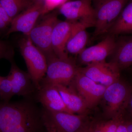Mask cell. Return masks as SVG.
<instances>
[{
    "label": "cell",
    "mask_w": 132,
    "mask_h": 132,
    "mask_svg": "<svg viewBox=\"0 0 132 132\" xmlns=\"http://www.w3.org/2000/svg\"><path fill=\"white\" fill-rule=\"evenodd\" d=\"M124 114L111 119H97L90 121L89 129L91 132H116Z\"/></svg>",
    "instance_id": "obj_20"
},
{
    "label": "cell",
    "mask_w": 132,
    "mask_h": 132,
    "mask_svg": "<svg viewBox=\"0 0 132 132\" xmlns=\"http://www.w3.org/2000/svg\"><path fill=\"white\" fill-rule=\"evenodd\" d=\"M13 96L12 78L10 75L3 77L0 84V98L3 102H9Z\"/></svg>",
    "instance_id": "obj_22"
},
{
    "label": "cell",
    "mask_w": 132,
    "mask_h": 132,
    "mask_svg": "<svg viewBox=\"0 0 132 132\" xmlns=\"http://www.w3.org/2000/svg\"><path fill=\"white\" fill-rule=\"evenodd\" d=\"M54 85L66 106L72 113L85 115L88 108L82 97L73 87L61 84Z\"/></svg>",
    "instance_id": "obj_17"
},
{
    "label": "cell",
    "mask_w": 132,
    "mask_h": 132,
    "mask_svg": "<svg viewBox=\"0 0 132 132\" xmlns=\"http://www.w3.org/2000/svg\"><path fill=\"white\" fill-rule=\"evenodd\" d=\"M47 132H57L55 131H52V130H47Z\"/></svg>",
    "instance_id": "obj_30"
},
{
    "label": "cell",
    "mask_w": 132,
    "mask_h": 132,
    "mask_svg": "<svg viewBox=\"0 0 132 132\" xmlns=\"http://www.w3.org/2000/svg\"><path fill=\"white\" fill-rule=\"evenodd\" d=\"M116 43L115 36L107 34L97 45L83 50L78 55L79 62L86 66L105 61L107 57L113 53Z\"/></svg>",
    "instance_id": "obj_12"
},
{
    "label": "cell",
    "mask_w": 132,
    "mask_h": 132,
    "mask_svg": "<svg viewBox=\"0 0 132 132\" xmlns=\"http://www.w3.org/2000/svg\"><path fill=\"white\" fill-rule=\"evenodd\" d=\"M45 0H35L28 8L12 20L6 35L16 32L28 36L38 19L43 15Z\"/></svg>",
    "instance_id": "obj_9"
},
{
    "label": "cell",
    "mask_w": 132,
    "mask_h": 132,
    "mask_svg": "<svg viewBox=\"0 0 132 132\" xmlns=\"http://www.w3.org/2000/svg\"><path fill=\"white\" fill-rule=\"evenodd\" d=\"M78 69L87 77L106 87L120 79V70L112 62H96Z\"/></svg>",
    "instance_id": "obj_10"
},
{
    "label": "cell",
    "mask_w": 132,
    "mask_h": 132,
    "mask_svg": "<svg viewBox=\"0 0 132 132\" xmlns=\"http://www.w3.org/2000/svg\"><path fill=\"white\" fill-rule=\"evenodd\" d=\"M91 1H92V0H91ZM101 1V0H96V1H97V3L98 2L100 1Z\"/></svg>",
    "instance_id": "obj_32"
},
{
    "label": "cell",
    "mask_w": 132,
    "mask_h": 132,
    "mask_svg": "<svg viewBox=\"0 0 132 132\" xmlns=\"http://www.w3.org/2000/svg\"><path fill=\"white\" fill-rule=\"evenodd\" d=\"M89 123H90V122L79 132H91L90 129H89Z\"/></svg>",
    "instance_id": "obj_29"
},
{
    "label": "cell",
    "mask_w": 132,
    "mask_h": 132,
    "mask_svg": "<svg viewBox=\"0 0 132 132\" xmlns=\"http://www.w3.org/2000/svg\"><path fill=\"white\" fill-rule=\"evenodd\" d=\"M42 16L41 21L37 22L28 36L33 44L44 54L47 61L56 56L52 49V38L54 28L59 20L55 11Z\"/></svg>",
    "instance_id": "obj_4"
},
{
    "label": "cell",
    "mask_w": 132,
    "mask_h": 132,
    "mask_svg": "<svg viewBox=\"0 0 132 132\" xmlns=\"http://www.w3.org/2000/svg\"><path fill=\"white\" fill-rule=\"evenodd\" d=\"M67 1L68 0H45V7L43 15L49 13L55 8L60 7Z\"/></svg>",
    "instance_id": "obj_24"
},
{
    "label": "cell",
    "mask_w": 132,
    "mask_h": 132,
    "mask_svg": "<svg viewBox=\"0 0 132 132\" xmlns=\"http://www.w3.org/2000/svg\"><path fill=\"white\" fill-rule=\"evenodd\" d=\"M46 75L41 85L61 84L68 86L73 81L78 67L70 57L61 59L55 56L48 61Z\"/></svg>",
    "instance_id": "obj_7"
},
{
    "label": "cell",
    "mask_w": 132,
    "mask_h": 132,
    "mask_svg": "<svg viewBox=\"0 0 132 132\" xmlns=\"http://www.w3.org/2000/svg\"><path fill=\"white\" fill-rule=\"evenodd\" d=\"M128 0H101L97 3L94 37L108 34Z\"/></svg>",
    "instance_id": "obj_5"
},
{
    "label": "cell",
    "mask_w": 132,
    "mask_h": 132,
    "mask_svg": "<svg viewBox=\"0 0 132 132\" xmlns=\"http://www.w3.org/2000/svg\"><path fill=\"white\" fill-rule=\"evenodd\" d=\"M91 0H70L59 7L60 13L67 20L79 22L88 27H94L95 21V9Z\"/></svg>",
    "instance_id": "obj_8"
},
{
    "label": "cell",
    "mask_w": 132,
    "mask_h": 132,
    "mask_svg": "<svg viewBox=\"0 0 132 132\" xmlns=\"http://www.w3.org/2000/svg\"><path fill=\"white\" fill-rule=\"evenodd\" d=\"M132 33V0H128L108 34L114 36Z\"/></svg>",
    "instance_id": "obj_19"
},
{
    "label": "cell",
    "mask_w": 132,
    "mask_h": 132,
    "mask_svg": "<svg viewBox=\"0 0 132 132\" xmlns=\"http://www.w3.org/2000/svg\"><path fill=\"white\" fill-rule=\"evenodd\" d=\"M126 109L129 111V117L132 118V91Z\"/></svg>",
    "instance_id": "obj_28"
},
{
    "label": "cell",
    "mask_w": 132,
    "mask_h": 132,
    "mask_svg": "<svg viewBox=\"0 0 132 132\" xmlns=\"http://www.w3.org/2000/svg\"><path fill=\"white\" fill-rule=\"evenodd\" d=\"M73 22L59 20L55 26L52 33V48L58 58L66 59L69 58L66 50V46L68 40L72 26Z\"/></svg>",
    "instance_id": "obj_14"
},
{
    "label": "cell",
    "mask_w": 132,
    "mask_h": 132,
    "mask_svg": "<svg viewBox=\"0 0 132 132\" xmlns=\"http://www.w3.org/2000/svg\"><path fill=\"white\" fill-rule=\"evenodd\" d=\"M41 114L26 102L0 103V132H37Z\"/></svg>",
    "instance_id": "obj_1"
},
{
    "label": "cell",
    "mask_w": 132,
    "mask_h": 132,
    "mask_svg": "<svg viewBox=\"0 0 132 132\" xmlns=\"http://www.w3.org/2000/svg\"><path fill=\"white\" fill-rule=\"evenodd\" d=\"M12 21L0 3V30H4L9 27Z\"/></svg>",
    "instance_id": "obj_25"
},
{
    "label": "cell",
    "mask_w": 132,
    "mask_h": 132,
    "mask_svg": "<svg viewBox=\"0 0 132 132\" xmlns=\"http://www.w3.org/2000/svg\"><path fill=\"white\" fill-rule=\"evenodd\" d=\"M87 26L79 22H73L71 34L66 46L68 54L79 55L85 48L89 39Z\"/></svg>",
    "instance_id": "obj_16"
},
{
    "label": "cell",
    "mask_w": 132,
    "mask_h": 132,
    "mask_svg": "<svg viewBox=\"0 0 132 132\" xmlns=\"http://www.w3.org/2000/svg\"><path fill=\"white\" fill-rule=\"evenodd\" d=\"M125 119L127 132H132V118L130 117L126 118L125 117Z\"/></svg>",
    "instance_id": "obj_27"
},
{
    "label": "cell",
    "mask_w": 132,
    "mask_h": 132,
    "mask_svg": "<svg viewBox=\"0 0 132 132\" xmlns=\"http://www.w3.org/2000/svg\"><path fill=\"white\" fill-rule=\"evenodd\" d=\"M37 98L45 109L73 114L66 106L58 89L54 85H41L40 89L38 90Z\"/></svg>",
    "instance_id": "obj_13"
},
{
    "label": "cell",
    "mask_w": 132,
    "mask_h": 132,
    "mask_svg": "<svg viewBox=\"0 0 132 132\" xmlns=\"http://www.w3.org/2000/svg\"><path fill=\"white\" fill-rule=\"evenodd\" d=\"M116 132H127L125 117L121 121Z\"/></svg>",
    "instance_id": "obj_26"
},
{
    "label": "cell",
    "mask_w": 132,
    "mask_h": 132,
    "mask_svg": "<svg viewBox=\"0 0 132 132\" xmlns=\"http://www.w3.org/2000/svg\"><path fill=\"white\" fill-rule=\"evenodd\" d=\"M2 76H0V84H1V81L2 79Z\"/></svg>",
    "instance_id": "obj_31"
},
{
    "label": "cell",
    "mask_w": 132,
    "mask_h": 132,
    "mask_svg": "<svg viewBox=\"0 0 132 132\" xmlns=\"http://www.w3.org/2000/svg\"><path fill=\"white\" fill-rule=\"evenodd\" d=\"M132 91V88L120 79L106 87L102 98L106 105V118L124 114Z\"/></svg>",
    "instance_id": "obj_6"
},
{
    "label": "cell",
    "mask_w": 132,
    "mask_h": 132,
    "mask_svg": "<svg viewBox=\"0 0 132 132\" xmlns=\"http://www.w3.org/2000/svg\"><path fill=\"white\" fill-rule=\"evenodd\" d=\"M20 52L24 58L36 89H40L41 84L46 75L47 68L46 58L34 45L28 36L24 35L18 42Z\"/></svg>",
    "instance_id": "obj_2"
},
{
    "label": "cell",
    "mask_w": 132,
    "mask_h": 132,
    "mask_svg": "<svg viewBox=\"0 0 132 132\" xmlns=\"http://www.w3.org/2000/svg\"><path fill=\"white\" fill-rule=\"evenodd\" d=\"M35 1L0 0V3L12 20L19 14L30 6Z\"/></svg>",
    "instance_id": "obj_21"
},
{
    "label": "cell",
    "mask_w": 132,
    "mask_h": 132,
    "mask_svg": "<svg viewBox=\"0 0 132 132\" xmlns=\"http://www.w3.org/2000/svg\"><path fill=\"white\" fill-rule=\"evenodd\" d=\"M11 62L9 74L12 78L13 95L29 96L36 88L30 76L28 73L20 69L13 60Z\"/></svg>",
    "instance_id": "obj_15"
},
{
    "label": "cell",
    "mask_w": 132,
    "mask_h": 132,
    "mask_svg": "<svg viewBox=\"0 0 132 132\" xmlns=\"http://www.w3.org/2000/svg\"><path fill=\"white\" fill-rule=\"evenodd\" d=\"M76 90L82 97L88 108L95 106L102 99L106 87L84 75L78 69L73 81Z\"/></svg>",
    "instance_id": "obj_11"
},
{
    "label": "cell",
    "mask_w": 132,
    "mask_h": 132,
    "mask_svg": "<svg viewBox=\"0 0 132 132\" xmlns=\"http://www.w3.org/2000/svg\"><path fill=\"white\" fill-rule=\"evenodd\" d=\"M41 118L47 130L57 132H79L90 122L85 115L45 109L42 113Z\"/></svg>",
    "instance_id": "obj_3"
},
{
    "label": "cell",
    "mask_w": 132,
    "mask_h": 132,
    "mask_svg": "<svg viewBox=\"0 0 132 132\" xmlns=\"http://www.w3.org/2000/svg\"><path fill=\"white\" fill-rule=\"evenodd\" d=\"M112 62L120 71L132 65V37L123 38L116 41Z\"/></svg>",
    "instance_id": "obj_18"
},
{
    "label": "cell",
    "mask_w": 132,
    "mask_h": 132,
    "mask_svg": "<svg viewBox=\"0 0 132 132\" xmlns=\"http://www.w3.org/2000/svg\"><path fill=\"white\" fill-rule=\"evenodd\" d=\"M14 51L9 42L0 39V59H5L11 62L13 60Z\"/></svg>",
    "instance_id": "obj_23"
}]
</instances>
